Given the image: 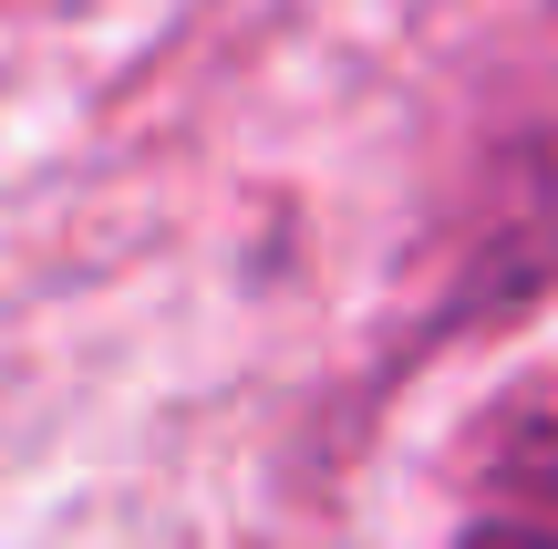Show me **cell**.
<instances>
[{
    "mask_svg": "<svg viewBox=\"0 0 558 549\" xmlns=\"http://www.w3.org/2000/svg\"><path fill=\"white\" fill-rule=\"evenodd\" d=\"M476 549H558V394L497 426L476 477Z\"/></svg>",
    "mask_w": 558,
    "mask_h": 549,
    "instance_id": "1",
    "label": "cell"
}]
</instances>
